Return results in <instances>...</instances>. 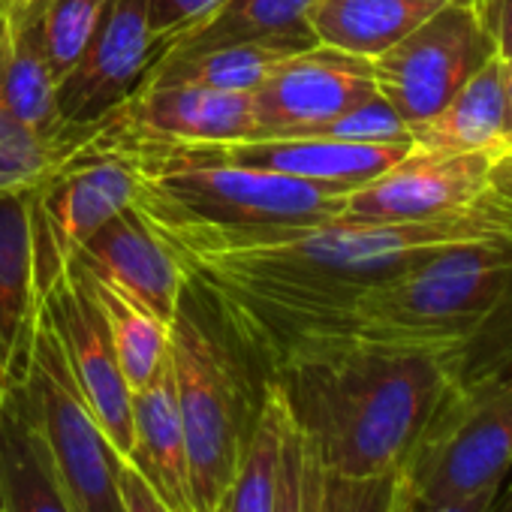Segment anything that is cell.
Here are the masks:
<instances>
[{
  "instance_id": "cell-37",
  "label": "cell",
  "mask_w": 512,
  "mask_h": 512,
  "mask_svg": "<svg viewBox=\"0 0 512 512\" xmlns=\"http://www.w3.org/2000/svg\"><path fill=\"white\" fill-rule=\"evenodd\" d=\"M491 512H512V485H509V482L503 485V491H500V497L494 500Z\"/></svg>"
},
{
  "instance_id": "cell-21",
  "label": "cell",
  "mask_w": 512,
  "mask_h": 512,
  "mask_svg": "<svg viewBox=\"0 0 512 512\" xmlns=\"http://www.w3.org/2000/svg\"><path fill=\"white\" fill-rule=\"evenodd\" d=\"M449 0H317L305 25L317 46L374 61Z\"/></svg>"
},
{
  "instance_id": "cell-9",
  "label": "cell",
  "mask_w": 512,
  "mask_h": 512,
  "mask_svg": "<svg viewBox=\"0 0 512 512\" xmlns=\"http://www.w3.org/2000/svg\"><path fill=\"white\" fill-rule=\"evenodd\" d=\"M40 308L49 317L67 365L94 410L100 428L121 458L133 452V389L124 380L118 353L112 347L109 326L85 287L79 269L70 263L52 287L40 296Z\"/></svg>"
},
{
  "instance_id": "cell-35",
  "label": "cell",
  "mask_w": 512,
  "mask_h": 512,
  "mask_svg": "<svg viewBox=\"0 0 512 512\" xmlns=\"http://www.w3.org/2000/svg\"><path fill=\"white\" fill-rule=\"evenodd\" d=\"M506 70V142H512V58L503 61Z\"/></svg>"
},
{
  "instance_id": "cell-23",
  "label": "cell",
  "mask_w": 512,
  "mask_h": 512,
  "mask_svg": "<svg viewBox=\"0 0 512 512\" xmlns=\"http://www.w3.org/2000/svg\"><path fill=\"white\" fill-rule=\"evenodd\" d=\"M287 431V407L281 389L266 380L260 407L253 413L238 473L229 485L223 512H275L278 509V467Z\"/></svg>"
},
{
  "instance_id": "cell-33",
  "label": "cell",
  "mask_w": 512,
  "mask_h": 512,
  "mask_svg": "<svg viewBox=\"0 0 512 512\" xmlns=\"http://www.w3.org/2000/svg\"><path fill=\"white\" fill-rule=\"evenodd\" d=\"M476 10L497 49V58H512V0H476Z\"/></svg>"
},
{
  "instance_id": "cell-30",
  "label": "cell",
  "mask_w": 512,
  "mask_h": 512,
  "mask_svg": "<svg viewBox=\"0 0 512 512\" xmlns=\"http://www.w3.org/2000/svg\"><path fill=\"white\" fill-rule=\"evenodd\" d=\"M287 407V404H284ZM311 455L287 413V431L278 467V509L275 512H311Z\"/></svg>"
},
{
  "instance_id": "cell-18",
  "label": "cell",
  "mask_w": 512,
  "mask_h": 512,
  "mask_svg": "<svg viewBox=\"0 0 512 512\" xmlns=\"http://www.w3.org/2000/svg\"><path fill=\"white\" fill-rule=\"evenodd\" d=\"M130 461L151 482L169 512H196L178 398L169 356L151 383L133 389V452Z\"/></svg>"
},
{
  "instance_id": "cell-34",
  "label": "cell",
  "mask_w": 512,
  "mask_h": 512,
  "mask_svg": "<svg viewBox=\"0 0 512 512\" xmlns=\"http://www.w3.org/2000/svg\"><path fill=\"white\" fill-rule=\"evenodd\" d=\"M491 193L506 196L512 202V142H506L500 151H494V160H491Z\"/></svg>"
},
{
  "instance_id": "cell-24",
  "label": "cell",
  "mask_w": 512,
  "mask_h": 512,
  "mask_svg": "<svg viewBox=\"0 0 512 512\" xmlns=\"http://www.w3.org/2000/svg\"><path fill=\"white\" fill-rule=\"evenodd\" d=\"M76 266V263H73ZM85 287L91 290L109 335H112V347L118 353L124 380L130 389H142L145 383L154 380V374L163 368L166 362V350H169V326L160 323L151 311H145L139 302H133L127 293H121L118 287L88 275L82 266H76Z\"/></svg>"
},
{
  "instance_id": "cell-22",
  "label": "cell",
  "mask_w": 512,
  "mask_h": 512,
  "mask_svg": "<svg viewBox=\"0 0 512 512\" xmlns=\"http://www.w3.org/2000/svg\"><path fill=\"white\" fill-rule=\"evenodd\" d=\"M0 506L4 512H73L49 464L46 443L16 392L0 404Z\"/></svg>"
},
{
  "instance_id": "cell-10",
  "label": "cell",
  "mask_w": 512,
  "mask_h": 512,
  "mask_svg": "<svg viewBox=\"0 0 512 512\" xmlns=\"http://www.w3.org/2000/svg\"><path fill=\"white\" fill-rule=\"evenodd\" d=\"M163 58L151 31L148 0H106L100 22L58 85V109L67 124L91 127L121 109Z\"/></svg>"
},
{
  "instance_id": "cell-8",
  "label": "cell",
  "mask_w": 512,
  "mask_h": 512,
  "mask_svg": "<svg viewBox=\"0 0 512 512\" xmlns=\"http://www.w3.org/2000/svg\"><path fill=\"white\" fill-rule=\"evenodd\" d=\"M497 55L476 0H449L371 61L374 85L407 127L437 115Z\"/></svg>"
},
{
  "instance_id": "cell-29",
  "label": "cell",
  "mask_w": 512,
  "mask_h": 512,
  "mask_svg": "<svg viewBox=\"0 0 512 512\" xmlns=\"http://www.w3.org/2000/svg\"><path fill=\"white\" fill-rule=\"evenodd\" d=\"M223 4L226 0H148L151 31L160 43L163 58L175 52L193 31H199Z\"/></svg>"
},
{
  "instance_id": "cell-17",
  "label": "cell",
  "mask_w": 512,
  "mask_h": 512,
  "mask_svg": "<svg viewBox=\"0 0 512 512\" xmlns=\"http://www.w3.org/2000/svg\"><path fill=\"white\" fill-rule=\"evenodd\" d=\"M0 106L22 127L52 142L79 139L94 127H76L61 118L58 82L40 52L37 10L0 13Z\"/></svg>"
},
{
  "instance_id": "cell-31",
  "label": "cell",
  "mask_w": 512,
  "mask_h": 512,
  "mask_svg": "<svg viewBox=\"0 0 512 512\" xmlns=\"http://www.w3.org/2000/svg\"><path fill=\"white\" fill-rule=\"evenodd\" d=\"M509 482V479H506ZM503 485L500 488H488V491H479L473 497H464V500H425L413 491H407L401 482L395 485V500H392V512H491L494 500L500 497Z\"/></svg>"
},
{
  "instance_id": "cell-39",
  "label": "cell",
  "mask_w": 512,
  "mask_h": 512,
  "mask_svg": "<svg viewBox=\"0 0 512 512\" xmlns=\"http://www.w3.org/2000/svg\"><path fill=\"white\" fill-rule=\"evenodd\" d=\"M0 512H4V506H0Z\"/></svg>"
},
{
  "instance_id": "cell-28",
  "label": "cell",
  "mask_w": 512,
  "mask_h": 512,
  "mask_svg": "<svg viewBox=\"0 0 512 512\" xmlns=\"http://www.w3.org/2000/svg\"><path fill=\"white\" fill-rule=\"evenodd\" d=\"M317 136L347 139V142H404L410 145V127L389 106V100L377 91L365 103L353 106L332 124H326Z\"/></svg>"
},
{
  "instance_id": "cell-12",
  "label": "cell",
  "mask_w": 512,
  "mask_h": 512,
  "mask_svg": "<svg viewBox=\"0 0 512 512\" xmlns=\"http://www.w3.org/2000/svg\"><path fill=\"white\" fill-rule=\"evenodd\" d=\"M494 151L422 154L407 151L380 178L350 190L344 220H428L467 211L491 193Z\"/></svg>"
},
{
  "instance_id": "cell-19",
  "label": "cell",
  "mask_w": 512,
  "mask_h": 512,
  "mask_svg": "<svg viewBox=\"0 0 512 512\" xmlns=\"http://www.w3.org/2000/svg\"><path fill=\"white\" fill-rule=\"evenodd\" d=\"M308 49H317V40L311 31L244 37V40H229V43H217V46H205L193 52L166 55L160 67L151 70V79L253 94L284 61Z\"/></svg>"
},
{
  "instance_id": "cell-13",
  "label": "cell",
  "mask_w": 512,
  "mask_h": 512,
  "mask_svg": "<svg viewBox=\"0 0 512 512\" xmlns=\"http://www.w3.org/2000/svg\"><path fill=\"white\" fill-rule=\"evenodd\" d=\"M193 160H220L235 166L269 169L311 184H329L341 190H356L401 157L410 145L404 142H347L329 136H287V139H247L226 145H175Z\"/></svg>"
},
{
  "instance_id": "cell-16",
  "label": "cell",
  "mask_w": 512,
  "mask_h": 512,
  "mask_svg": "<svg viewBox=\"0 0 512 512\" xmlns=\"http://www.w3.org/2000/svg\"><path fill=\"white\" fill-rule=\"evenodd\" d=\"M37 314L31 190L0 193V404L25 380Z\"/></svg>"
},
{
  "instance_id": "cell-11",
  "label": "cell",
  "mask_w": 512,
  "mask_h": 512,
  "mask_svg": "<svg viewBox=\"0 0 512 512\" xmlns=\"http://www.w3.org/2000/svg\"><path fill=\"white\" fill-rule=\"evenodd\" d=\"M371 94V61L323 46L299 52L253 91L256 139L317 136Z\"/></svg>"
},
{
  "instance_id": "cell-27",
  "label": "cell",
  "mask_w": 512,
  "mask_h": 512,
  "mask_svg": "<svg viewBox=\"0 0 512 512\" xmlns=\"http://www.w3.org/2000/svg\"><path fill=\"white\" fill-rule=\"evenodd\" d=\"M395 485H398V473L341 476V473H326L314 464L311 512H392Z\"/></svg>"
},
{
  "instance_id": "cell-4",
  "label": "cell",
  "mask_w": 512,
  "mask_h": 512,
  "mask_svg": "<svg viewBox=\"0 0 512 512\" xmlns=\"http://www.w3.org/2000/svg\"><path fill=\"white\" fill-rule=\"evenodd\" d=\"M350 190L269 169L184 157L145 133L136 208L157 229H250L338 220Z\"/></svg>"
},
{
  "instance_id": "cell-7",
  "label": "cell",
  "mask_w": 512,
  "mask_h": 512,
  "mask_svg": "<svg viewBox=\"0 0 512 512\" xmlns=\"http://www.w3.org/2000/svg\"><path fill=\"white\" fill-rule=\"evenodd\" d=\"M512 476V377L449 386L398 482L425 500H464Z\"/></svg>"
},
{
  "instance_id": "cell-26",
  "label": "cell",
  "mask_w": 512,
  "mask_h": 512,
  "mask_svg": "<svg viewBox=\"0 0 512 512\" xmlns=\"http://www.w3.org/2000/svg\"><path fill=\"white\" fill-rule=\"evenodd\" d=\"M103 7L106 0H46L43 7H37L40 52L58 85L82 58Z\"/></svg>"
},
{
  "instance_id": "cell-3",
  "label": "cell",
  "mask_w": 512,
  "mask_h": 512,
  "mask_svg": "<svg viewBox=\"0 0 512 512\" xmlns=\"http://www.w3.org/2000/svg\"><path fill=\"white\" fill-rule=\"evenodd\" d=\"M335 338L425 350L452 386L512 377V238L446 247L356 293L314 341Z\"/></svg>"
},
{
  "instance_id": "cell-20",
  "label": "cell",
  "mask_w": 512,
  "mask_h": 512,
  "mask_svg": "<svg viewBox=\"0 0 512 512\" xmlns=\"http://www.w3.org/2000/svg\"><path fill=\"white\" fill-rule=\"evenodd\" d=\"M506 145V70L491 58L437 115L410 127V148L422 154H476Z\"/></svg>"
},
{
  "instance_id": "cell-6",
  "label": "cell",
  "mask_w": 512,
  "mask_h": 512,
  "mask_svg": "<svg viewBox=\"0 0 512 512\" xmlns=\"http://www.w3.org/2000/svg\"><path fill=\"white\" fill-rule=\"evenodd\" d=\"M13 392L40 431L55 479L73 512H124L118 488L121 455L88 407L43 308L37 314L25 380Z\"/></svg>"
},
{
  "instance_id": "cell-25",
  "label": "cell",
  "mask_w": 512,
  "mask_h": 512,
  "mask_svg": "<svg viewBox=\"0 0 512 512\" xmlns=\"http://www.w3.org/2000/svg\"><path fill=\"white\" fill-rule=\"evenodd\" d=\"M314 4L317 0H226V4L199 31H193L175 52H193V49L244 40V37L308 31L305 13Z\"/></svg>"
},
{
  "instance_id": "cell-15",
  "label": "cell",
  "mask_w": 512,
  "mask_h": 512,
  "mask_svg": "<svg viewBox=\"0 0 512 512\" xmlns=\"http://www.w3.org/2000/svg\"><path fill=\"white\" fill-rule=\"evenodd\" d=\"M136 127L169 145H226L256 139L253 94L190 82L145 79L127 100Z\"/></svg>"
},
{
  "instance_id": "cell-14",
  "label": "cell",
  "mask_w": 512,
  "mask_h": 512,
  "mask_svg": "<svg viewBox=\"0 0 512 512\" xmlns=\"http://www.w3.org/2000/svg\"><path fill=\"white\" fill-rule=\"evenodd\" d=\"M73 263L127 293L166 326L187 287L178 256L136 205L103 223L82 244Z\"/></svg>"
},
{
  "instance_id": "cell-2",
  "label": "cell",
  "mask_w": 512,
  "mask_h": 512,
  "mask_svg": "<svg viewBox=\"0 0 512 512\" xmlns=\"http://www.w3.org/2000/svg\"><path fill=\"white\" fill-rule=\"evenodd\" d=\"M269 380L311 461L341 476L398 473L452 386L437 356L356 338L293 347Z\"/></svg>"
},
{
  "instance_id": "cell-32",
  "label": "cell",
  "mask_w": 512,
  "mask_h": 512,
  "mask_svg": "<svg viewBox=\"0 0 512 512\" xmlns=\"http://www.w3.org/2000/svg\"><path fill=\"white\" fill-rule=\"evenodd\" d=\"M118 488L124 512H169V506L157 497L151 482L139 473V467L130 458H121L118 467Z\"/></svg>"
},
{
  "instance_id": "cell-36",
  "label": "cell",
  "mask_w": 512,
  "mask_h": 512,
  "mask_svg": "<svg viewBox=\"0 0 512 512\" xmlns=\"http://www.w3.org/2000/svg\"><path fill=\"white\" fill-rule=\"evenodd\" d=\"M46 0H0V13H28L43 7Z\"/></svg>"
},
{
  "instance_id": "cell-5",
  "label": "cell",
  "mask_w": 512,
  "mask_h": 512,
  "mask_svg": "<svg viewBox=\"0 0 512 512\" xmlns=\"http://www.w3.org/2000/svg\"><path fill=\"white\" fill-rule=\"evenodd\" d=\"M166 356L178 398L196 512H223L253 419H244L238 371L199 320L190 287H184L169 320Z\"/></svg>"
},
{
  "instance_id": "cell-1",
  "label": "cell",
  "mask_w": 512,
  "mask_h": 512,
  "mask_svg": "<svg viewBox=\"0 0 512 512\" xmlns=\"http://www.w3.org/2000/svg\"><path fill=\"white\" fill-rule=\"evenodd\" d=\"M157 229V226H154ZM187 284L208 290L232 335L275 365L314 341L362 290L470 241L512 238V202H485L428 220H326L308 226L157 229Z\"/></svg>"
},
{
  "instance_id": "cell-38",
  "label": "cell",
  "mask_w": 512,
  "mask_h": 512,
  "mask_svg": "<svg viewBox=\"0 0 512 512\" xmlns=\"http://www.w3.org/2000/svg\"><path fill=\"white\" fill-rule=\"evenodd\" d=\"M509 485H512V476H509Z\"/></svg>"
}]
</instances>
